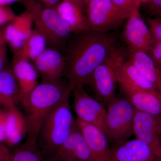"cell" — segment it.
Here are the masks:
<instances>
[{
  "label": "cell",
  "mask_w": 161,
  "mask_h": 161,
  "mask_svg": "<svg viewBox=\"0 0 161 161\" xmlns=\"http://www.w3.org/2000/svg\"><path fill=\"white\" fill-rule=\"evenodd\" d=\"M86 10L90 31L109 32L128 19L112 0H92Z\"/></svg>",
  "instance_id": "cell-6"
},
{
  "label": "cell",
  "mask_w": 161,
  "mask_h": 161,
  "mask_svg": "<svg viewBox=\"0 0 161 161\" xmlns=\"http://www.w3.org/2000/svg\"><path fill=\"white\" fill-rule=\"evenodd\" d=\"M150 1V0H138L140 6L146 4Z\"/></svg>",
  "instance_id": "cell-36"
},
{
  "label": "cell",
  "mask_w": 161,
  "mask_h": 161,
  "mask_svg": "<svg viewBox=\"0 0 161 161\" xmlns=\"http://www.w3.org/2000/svg\"><path fill=\"white\" fill-rule=\"evenodd\" d=\"M133 135L149 146L156 158L161 157V115H152L135 108Z\"/></svg>",
  "instance_id": "cell-7"
},
{
  "label": "cell",
  "mask_w": 161,
  "mask_h": 161,
  "mask_svg": "<svg viewBox=\"0 0 161 161\" xmlns=\"http://www.w3.org/2000/svg\"><path fill=\"white\" fill-rule=\"evenodd\" d=\"M112 1L128 18L136 9H140L141 7L138 0H112Z\"/></svg>",
  "instance_id": "cell-24"
},
{
  "label": "cell",
  "mask_w": 161,
  "mask_h": 161,
  "mask_svg": "<svg viewBox=\"0 0 161 161\" xmlns=\"http://www.w3.org/2000/svg\"><path fill=\"white\" fill-rule=\"evenodd\" d=\"M136 109L152 115H161V94L124 84H117Z\"/></svg>",
  "instance_id": "cell-15"
},
{
  "label": "cell",
  "mask_w": 161,
  "mask_h": 161,
  "mask_svg": "<svg viewBox=\"0 0 161 161\" xmlns=\"http://www.w3.org/2000/svg\"><path fill=\"white\" fill-rule=\"evenodd\" d=\"M127 57L161 94V68L149 54L142 51H129Z\"/></svg>",
  "instance_id": "cell-20"
},
{
  "label": "cell",
  "mask_w": 161,
  "mask_h": 161,
  "mask_svg": "<svg viewBox=\"0 0 161 161\" xmlns=\"http://www.w3.org/2000/svg\"><path fill=\"white\" fill-rule=\"evenodd\" d=\"M158 161H161V157L158 158Z\"/></svg>",
  "instance_id": "cell-38"
},
{
  "label": "cell",
  "mask_w": 161,
  "mask_h": 161,
  "mask_svg": "<svg viewBox=\"0 0 161 161\" xmlns=\"http://www.w3.org/2000/svg\"><path fill=\"white\" fill-rule=\"evenodd\" d=\"M105 134L108 141L120 143L133 135L134 108L127 98L115 97L108 104Z\"/></svg>",
  "instance_id": "cell-5"
},
{
  "label": "cell",
  "mask_w": 161,
  "mask_h": 161,
  "mask_svg": "<svg viewBox=\"0 0 161 161\" xmlns=\"http://www.w3.org/2000/svg\"><path fill=\"white\" fill-rule=\"evenodd\" d=\"M152 150L137 139L117 144L112 148L113 161H155Z\"/></svg>",
  "instance_id": "cell-17"
},
{
  "label": "cell",
  "mask_w": 161,
  "mask_h": 161,
  "mask_svg": "<svg viewBox=\"0 0 161 161\" xmlns=\"http://www.w3.org/2000/svg\"><path fill=\"white\" fill-rule=\"evenodd\" d=\"M73 108L78 119L86 123L94 125L105 132L107 110L99 101L85 91L84 86L75 88Z\"/></svg>",
  "instance_id": "cell-8"
},
{
  "label": "cell",
  "mask_w": 161,
  "mask_h": 161,
  "mask_svg": "<svg viewBox=\"0 0 161 161\" xmlns=\"http://www.w3.org/2000/svg\"><path fill=\"white\" fill-rule=\"evenodd\" d=\"M146 5L148 13L153 16L156 12L161 9V0H150Z\"/></svg>",
  "instance_id": "cell-31"
},
{
  "label": "cell",
  "mask_w": 161,
  "mask_h": 161,
  "mask_svg": "<svg viewBox=\"0 0 161 161\" xmlns=\"http://www.w3.org/2000/svg\"><path fill=\"white\" fill-rule=\"evenodd\" d=\"M33 63L42 81L58 82L62 80L66 65L63 50L51 47H47Z\"/></svg>",
  "instance_id": "cell-12"
},
{
  "label": "cell",
  "mask_w": 161,
  "mask_h": 161,
  "mask_svg": "<svg viewBox=\"0 0 161 161\" xmlns=\"http://www.w3.org/2000/svg\"><path fill=\"white\" fill-rule=\"evenodd\" d=\"M46 39L36 29H33L23 47L14 53L13 58L33 62L47 48Z\"/></svg>",
  "instance_id": "cell-22"
},
{
  "label": "cell",
  "mask_w": 161,
  "mask_h": 161,
  "mask_svg": "<svg viewBox=\"0 0 161 161\" xmlns=\"http://www.w3.org/2000/svg\"><path fill=\"white\" fill-rule=\"evenodd\" d=\"M72 92L67 83L62 80L42 81L20 103L26 112L28 130L25 143L37 146L38 136L45 118L65 96Z\"/></svg>",
  "instance_id": "cell-2"
},
{
  "label": "cell",
  "mask_w": 161,
  "mask_h": 161,
  "mask_svg": "<svg viewBox=\"0 0 161 161\" xmlns=\"http://www.w3.org/2000/svg\"><path fill=\"white\" fill-rule=\"evenodd\" d=\"M7 58L6 43L4 40L0 41V73L8 68L7 66Z\"/></svg>",
  "instance_id": "cell-27"
},
{
  "label": "cell",
  "mask_w": 161,
  "mask_h": 161,
  "mask_svg": "<svg viewBox=\"0 0 161 161\" xmlns=\"http://www.w3.org/2000/svg\"><path fill=\"white\" fill-rule=\"evenodd\" d=\"M15 17L10 8L6 6L0 5V26L10 23Z\"/></svg>",
  "instance_id": "cell-26"
},
{
  "label": "cell",
  "mask_w": 161,
  "mask_h": 161,
  "mask_svg": "<svg viewBox=\"0 0 161 161\" xmlns=\"http://www.w3.org/2000/svg\"><path fill=\"white\" fill-rule=\"evenodd\" d=\"M60 0H42V1L46 4L47 6H52L57 5Z\"/></svg>",
  "instance_id": "cell-33"
},
{
  "label": "cell",
  "mask_w": 161,
  "mask_h": 161,
  "mask_svg": "<svg viewBox=\"0 0 161 161\" xmlns=\"http://www.w3.org/2000/svg\"><path fill=\"white\" fill-rule=\"evenodd\" d=\"M148 26L156 41L161 42V19L153 17L147 19Z\"/></svg>",
  "instance_id": "cell-25"
},
{
  "label": "cell",
  "mask_w": 161,
  "mask_h": 161,
  "mask_svg": "<svg viewBox=\"0 0 161 161\" xmlns=\"http://www.w3.org/2000/svg\"><path fill=\"white\" fill-rule=\"evenodd\" d=\"M28 12L36 29L43 35L49 47L63 51L74 34L68 23L55 9L50 7L31 5Z\"/></svg>",
  "instance_id": "cell-4"
},
{
  "label": "cell",
  "mask_w": 161,
  "mask_h": 161,
  "mask_svg": "<svg viewBox=\"0 0 161 161\" xmlns=\"http://www.w3.org/2000/svg\"><path fill=\"white\" fill-rule=\"evenodd\" d=\"M34 25L29 12L16 16L5 27L2 35L6 44L14 53L19 50L26 43L32 31Z\"/></svg>",
  "instance_id": "cell-14"
},
{
  "label": "cell",
  "mask_w": 161,
  "mask_h": 161,
  "mask_svg": "<svg viewBox=\"0 0 161 161\" xmlns=\"http://www.w3.org/2000/svg\"><path fill=\"white\" fill-rule=\"evenodd\" d=\"M80 5L84 9L86 8V6L88 4L91 2L92 0H72Z\"/></svg>",
  "instance_id": "cell-32"
},
{
  "label": "cell",
  "mask_w": 161,
  "mask_h": 161,
  "mask_svg": "<svg viewBox=\"0 0 161 161\" xmlns=\"http://www.w3.org/2000/svg\"><path fill=\"white\" fill-rule=\"evenodd\" d=\"M18 1L19 0H0V5L6 6L9 4L18 2Z\"/></svg>",
  "instance_id": "cell-34"
},
{
  "label": "cell",
  "mask_w": 161,
  "mask_h": 161,
  "mask_svg": "<svg viewBox=\"0 0 161 161\" xmlns=\"http://www.w3.org/2000/svg\"><path fill=\"white\" fill-rule=\"evenodd\" d=\"M76 123L95 161H113L112 149L106 134L94 125L77 118Z\"/></svg>",
  "instance_id": "cell-13"
},
{
  "label": "cell",
  "mask_w": 161,
  "mask_h": 161,
  "mask_svg": "<svg viewBox=\"0 0 161 161\" xmlns=\"http://www.w3.org/2000/svg\"><path fill=\"white\" fill-rule=\"evenodd\" d=\"M7 112L5 108L0 107V142H5Z\"/></svg>",
  "instance_id": "cell-28"
},
{
  "label": "cell",
  "mask_w": 161,
  "mask_h": 161,
  "mask_svg": "<svg viewBox=\"0 0 161 161\" xmlns=\"http://www.w3.org/2000/svg\"><path fill=\"white\" fill-rule=\"evenodd\" d=\"M152 17H153L159 18L161 19V9L156 12Z\"/></svg>",
  "instance_id": "cell-35"
},
{
  "label": "cell",
  "mask_w": 161,
  "mask_h": 161,
  "mask_svg": "<svg viewBox=\"0 0 161 161\" xmlns=\"http://www.w3.org/2000/svg\"><path fill=\"white\" fill-rule=\"evenodd\" d=\"M12 161H44V159L38 146L24 142L12 151Z\"/></svg>",
  "instance_id": "cell-23"
},
{
  "label": "cell",
  "mask_w": 161,
  "mask_h": 161,
  "mask_svg": "<svg viewBox=\"0 0 161 161\" xmlns=\"http://www.w3.org/2000/svg\"><path fill=\"white\" fill-rule=\"evenodd\" d=\"M74 34L63 50L66 59L64 76L72 91L86 85L94 70L118 48L117 37L110 32Z\"/></svg>",
  "instance_id": "cell-1"
},
{
  "label": "cell",
  "mask_w": 161,
  "mask_h": 161,
  "mask_svg": "<svg viewBox=\"0 0 161 161\" xmlns=\"http://www.w3.org/2000/svg\"><path fill=\"white\" fill-rule=\"evenodd\" d=\"M12 153L7 146L0 142V161H12Z\"/></svg>",
  "instance_id": "cell-30"
},
{
  "label": "cell",
  "mask_w": 161,
  "mask_h": 161,
  "mask_svg": "<svg viewBox=\"0 0 161 161\" xmlns=\"http://www.w3.org/2000/svg\"><path fill=\"white\" fill-rule=\"evenodd\" d=\"M2 40H4V39H3V35H2V33H0V41Z\"/></svg>",
  "instance_id": "cell-37"
},
{
  "label": "cell",
  "mask_w": 161,
  "mask_h": 161,
  "mask_svg": "<svg viewBox=\"0 0 161 161\" xmlns=\"http://www.w3.org/2000/svg\"><path fill=\"white\" fill-rule=\"evenodd\" d=\"M11 69L19 86L18 102L21 103L39 84V74L31 62L19 58H13Z\"/></svg>",
  "instance_id": "cell-16"
},
{
  "label": "cell",
  "mask_w": 161,
  "mask_h": 161,
  "mask_svg": "<svg viewBox=\"0 0 161 161\" xmlns=\"http://www.w3.org/2000/svg\"><path fill=\"white\" fill-rule=\"evenodd\" d=\"M70 94L51 111L41 126L37 146L44 160L52 156L66 140L76 122L70 103Z\"/></svg>",
  "instance_id": "cell-3"
},
{
  "label": "cell",
  "mask_w": 161,
  "mask_h": 161,
  "mask_svg": "<svg viewBox=\"0 0 161 161\" xmlns=\"http://www.w3.org/2000/svg\"><path fill=\"white\" fill-rule=\"evenodd\" d=\"M19 87L11 68L0 73V107L6 108L16 105Z\"/></svg>",
  "instance_id": "cell-21"
},
{
  "label": "cell",
  "mask_w": 161,
  "mask_h": 161,
  "mask_svg": "<svg viewBox=\"0 0 161 161\" xmlns=\"http://www.w3.org/2000/svg\"><path fill=\"white\" fill-rule=\"evenodd\" d=\"M126 20L121 36L129 50L149 53L156 40L141 17L140 9H136Z\"/></svg>",
  "instance_id": "cell-9"
},
{
  "label": "cell",
  "mask_w": 161,
  "mask_h": 161,
  "mask_svg": "<svg viewBox=\"0 0 161 161\" xmlns=\"http://www.w3.org/2000/svg\"><path fill=\"white\" fill-rule=\"evenodd\" d=\"M7 112L5 142L10 147L15 146L27 136V125L25 115L16 105L6 108Z\"/></svg>",
  "instance_id": "cell-18"
},
{
  "label": "cell",
  "mask_w": 161,
  "mask_h": 161,
  "mask_svg": "<svg viewBox=\"0 0 161 161\" xmlns=\"http://www.w3.org/2000/svg\"><path fill=\"white\" fill-rule=\"evenodd\" d=\"M70 26L74 34L90 31L84 9L72 0H64L55 9Z\"/></svg>",
  "instance_id": "cell-19"
},
{
  "label": "cell",
  "mask_w": 161,
  "mask_h": 161,
  "mask_svg": "<svg viewBox=\"0 0 161 161\" xmlns=\"http://www.w3.org/2000/svg\"><path fill=\"white\" fill-rule=\"evenodd\" d=\"M148 53L161 68V42L156 41Z\"/></svg>",
  "instance_id": "cell-29"
},
{
  "label": "cell",
  "mask_w": 161,
  "mask_h": 161,
  "mask_svg": "<svg viewBox=\"0 0 161 161\" xmlns=\"http://www.w3.org/2000/svg\"><path fill=\"white\" fill-rule=\"evenodd\" d=\"M44 161H95L76 123L66 140Z\"/></svg>",
  "instance_id": "cell-11"
},
{
  "label": "cell",
  "mask_w": 161,
  "mask_h": 161,
  "mask_svg": "<svg viewBox=\"0 0 161 161\" xmlns=\"http://www.w3.org/2000/svg\"><path fill=\"white\" fill-rule=\"evenodd\" d=\"M112 55L94 70L86 84L94 93L95 99L104 106H107L115 97L117 80Z\"/></svg>",
  "instance_id": "cell-10"
}]
</instances>
